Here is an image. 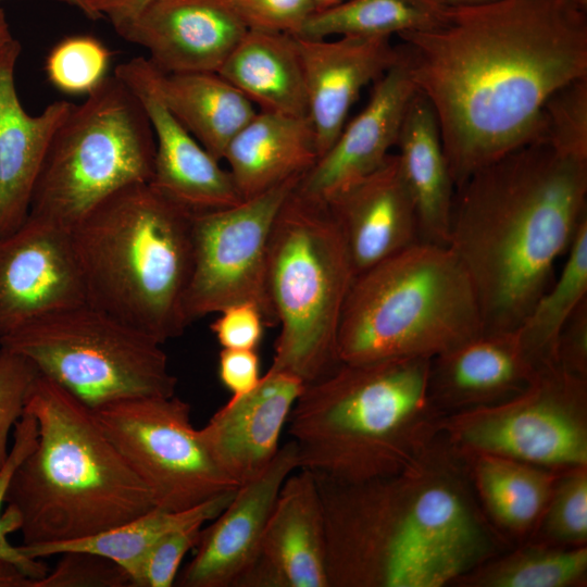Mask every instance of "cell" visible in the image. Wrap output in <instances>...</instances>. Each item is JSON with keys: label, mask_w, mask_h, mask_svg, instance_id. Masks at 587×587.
I'll return each mask as SVG.
<instances>
[{"label": "cell", "mask_w": 587, "mask_h": 587, "mask_svg": "<svg viewBox=\"0 0 587 587\" xmlns=\"http://www.w3.org/2000/svg\"><path fill=\"white\" fill-rule=\"evenodd\" d=\"M398 36L437 117L455 188L539 140L547 100L587 77V0L446 7L437 26Z\"/></svg>", "instance_id": "6da1fadb"}, {"label": "cell", "mask_w": 587, "mask_h": 587, "mask_svg": "<svg viewBox=\"0 0 587 587\" xmlns=\"http://www.w3.org/2000/svg\"><path fill=\"white\" fill-rule=\"evenodd\" d=\"M315 477L328 587L453 585L507 542L483 512L462 454L441 434L400 473L359 483Z\"/></svg>", "instance_id": "7a4b0ae2"}, {"label": "cell", "mask_w": 587, "mask_h": 587, "mask_svg": "<svg viewBox=\"0 0 587 587\" xmlns=\"http://www.w3.org/2000/svg\"><path fill=\"white\" fill-rule=\"evenodd\" d=\"M586 220L587 160L545 140L507 153L455 188L447 246L470 277L484 333L517 329Z\"/></svg>", "instance_id": "3957f363"}, {"label": "cell", "mask_w": 587, "mask_h": 587, "mask_svg": "<svg viewBox=\"0 0 587 587\" xmlns=\"http://www.w3.org/2000/svg\"><path fill=\"white\" fill-rule=\"evenodd\" d=\"M429 358L340 362L304 384L288 417L299 469L339 483L400 473L439 436Z\"/></svg>", "instance_id": "277c9868"}, {"label": "cell", "mask_w": 587, "mask_h": 587, "mask_svg": "<svg viewBox=\"0 0 587 587\" xmlns=\"http://www.w3.org/2000/svg\"><path fill=\"white\" fill-rule=\"evenodd\" d=\"M24 412L36 419L37 444L4 497L20 519L23 545L84 538L157 508L92 410L67 389L38 373Z\"/></svg>", "instance_id": "5b68a950"}, {"label": "cell", "mask_w": 587, "mask_h": 587, "mask_svg": "<svg viewBox=\"0 0 587 587\" xmlns=\"http://www.w3.org/2000/svg\"><path fill=\"white\" fill-rule=\"evenodd\" d=\"M192 216L149 183L112 193L71 228L85 301L162 345L190 325Z\"/></svg>", "instance_id": "8992f818"}, {"label": "cell", "mask_w": 587, "mask_h": 587, "mask_svg": "<svg viewBox=\"0 0 587 587\" xmlns=\"http://www.w3.org/2000/svg\"><path fill=\"white\" fill-rule=\"evenodd\" d=\"M484 333L478 301L448 246L419 241L357 275L337 337L340 362L432 359Z\"/></svg>", "instance_id": "52a82bcc"}, {"label": "cell", "mask_w": 587, "mask_h": 587, "mask_svg": "<svg viewBox=\"0 0 587 587\" xmlns=\"http://www.w3.org/2000/svg\"><path fill=\"white\" fill-rule=\"evenodd\" d=\"M296 187L267 245V289L280 327L268 370L309 384L340 363L338 329L355 275L327 203Z\"/></svg>", "instance_id": "ba28073f"}, {"label": "cell", "mask_w": 587, "mask_h": 587, "mask_svg": "<svg viewBox=\"0 0 587 587\" xmlns=\"http://www.w3.org/2000/svg\"><path fill=\"white\" fill-rule=\"evenodd\" d=\"M155 140L136 95L109 75L57 129L29 214L71 228L117 190L152 177Z\"/></svg>", "instance_id": "9c48e42d"}, {"label": "cell", "mask_w": 587, "mask_h": 587, "mask_svg": "<svg viewBox=\"0 0 587 587\" xmlns=\"http://www.w3.org/2000/svg\"><path fill=\"white\" fill-rule=\"evenodd\" d=\"M0 346L32 361L90 409L128 397L175 395L162 344L87 302L40 315Z\"/></svg>", "instance_id": "30bf717a"}, {"label": "cell", "mask_w": 587, "mask_h": 587, "mask_svg": "<svg viewBox=\"0 0 587 587\" xmlns=\"http://www.w3.org/2000/svg\"><path fill=\"white\" fill-rule=\"evenodd\" d=\"M457 450L510 458L551 471L587 465V380L545 365L521 394L445 415Z\"/></svg>", "instance_id": "8fae6325"}, {"label": "cell", "mask_w": 587, "mask_h": 587, "mask_svg": "<svg viewBox=\"0 0 587 587\" xmlns=\"http://www.w3.org/2000/svg\"><path fill=\"white\" fill-rule=\"evenodd\" d=\"M91 410L157 508L178 512L239 487L208 452L190 404L175 395L122 398Z\"/></svg>", "instance_id": "7c38bea8"}, {"label": "cell", "mask_w": 587, "mask_h": 587, "mask_svg": "<svg viewBox=\"0 0 587 587\" xmlns=\"http://www.w3.org/2000/svg\"><path fill=\"white\" fill-rule=\"evenodd\" d=\"M301 177L192 216V273L185 299L190 324L237 303L254 304L266 326L277 324L267 289V245L275 217Z\"/></svg>", "instance_id": "4fadbf2b"}, {"label": "cell", "mask_w": 587, "mask_h": 587, "mask_svg": "<svg viewBox=\"0 0 587 587\" xmlns=\"http://www.w3.org/2000/svg\"><path fill=\"white\" fill-rule=\"evenodd\" d=\"M113 75L136 95L149 118L155 140L149 184L158 192L193 215L243 200L228 170L168 110L160 93L158 68L147 58L118 64Z\"/></svg>", "instance_id": "5bb4252c"}, {"label": "cell", "mask_w": 587, "mask_h": 587, "mask_svg": "<svg viewBox=\"0 0 587 587\" xmlns=\"http://www.w3.org/2000/svg\"><path fill=\"white\" fill-rule=\"evenodd\" d=\"M86 302L68 228L28 214L0 236V337L62 308Z\"/></svg>", "instance_id": "9a60e30c"}, {"label": "cell", "mask_w": 587, "mask_h": 587, "mask_svg": "<svg viewBox=\"0 0 587 587\" xmlns=\"http://www.w3.org/2000/svg\"><path fill=\"white\" fill-rule=\"evenodd\" d=\"M299 469L294 440L283 445L257 478L239 486L227 505L202 527L193 558L178 573L180 587H241L285 479Z\"/></svg>", "instance_id": "2e32d148"}, {"label": "cell", "mask_w": 587, "mask_h": 587, "mask_svg": "<svg viewBox=\"0 0 587 587\" xmlns=\"http://www.w3.org/2000/svg\"><path fill=\"white\" fill-rule=\"evenodd\" d=\"M417 93L402 46L394 64L374 82L364 109L349 123L296 189L329 202L341 191L378 170L391 154L408 111Z\"/></svg>", "instance_id": "e0dca14e"}, {"label": "cell", "mask_w": 587, "mask_h": 587, "mask_svg": "<svg viewBox=\"0 0 587 587\" xmlns=\"http://www.w3.org/2000/svg\"><path fill=\"white\" fill-rule=\"evenodd\" d=\"M248 28L227 0H153L116 33L164 74L218 72Z\"/></svg>", "instance_id": "ac0fdd59"}, {"label": "cell", "mask_w": 587, "mask_h": 587, "mask_svg": "<svg viewBox=\"0 0 587 587\" xmlns=\"http://www.w3.org/2000/svg\"><path fill=\"white\" fill-rule=\"evenodd\" d=\"M285 479L265 525L258 559L241 587H328L326 530L315 475Z\"/></svg>", "instance_id": "d6986e66"}, {"label": "cell", "mask_w": 587, "mask_h": 587, "mask_svg": "<svg viewBox=\"0 0 587 587\" xmlns=\"http://www.w3.org/2000/svg\"><path fill=\"white\" fill-rule=\"evenodd\" d=\"M304 383L272 371L249 392L230 398L199 429L216 465L241 486L262 474L279 450V439Z\"/></svg>", "instance_id": "ffe728a7"}, {"label": "cell", "mask_w": 587, "mask_h": 587, "mask_svg": "<svg viewBox=\"0 0 587 587\" xmlns=\"http://www.w3.org/2000/svg\"><path fill=\"white\" fill-rule=\"evenodd\" d=\"M296 39L307 87L308 117L320 158L346 125L362 88L398 59L399 47L391 45L390 37Z\"/></svg>", "instance_id": "44dd1931"}, {"label": "cell", "mask_w": 587, "mask_h": 587, "mask_svg": "<svg viewBox=\"0 0 587 587\" xmlns=\"http://www.w3.org/2000/svg\"><path fill=\"white\" fill-rule=\"evenodd\" d=\"M327 205L355 276L421 241L414 202L396 154Z\"/></svg>", "instance_id": "7402d4cb"}, {"label": "cell", "mask_w": 587, "mask_h": 587, "mask_svg": "<svg viewBox=\"0 0 587 587\" xmlns=\"http://www.w3.org/2000/svg\"><path fill=\"white\" fill-rule=\"evenodd\" d=\"M21 51L15 38L0 47V236L14 232L27 218L50 142L74 105L55 100L37 115L25 111L15 86Z\"/></svg>", "instance_id": "603a6c76"}, {"label": "cell", "mask_w": 587, "mask_h": 587, "mask_svg": "<svg viewBox=\"0 0 587 587\" xmlns=\"http://www.w3.org/2000/svg\"><path fill=\"white\" fill-rule=\"evenodd\" d=\"M539 369L515 332L483 333L430 359L428 391L448 415L521 394Z\"/></svg>", "instance_id": "cb8c5ba5"}, {"label": "cell", "mask_w": 587, "mask_h": 587, "mask_svg": "<svg viewBox=\"0 0 587 587\" xmlns=\"http://www.w3.org/2000/svg\"><path fill=\"white\" fill-rule=\"evenodd\" d=\"M319 159L308 116L258 111L227 146L223 160L245 199L301 177Z\"/></svg>", "instance_id": "d4e9b609"}, {"label": "cell", "mask_w": 587, "mask_h": 587, "mask_svg": "<svg viewBox=\"0 0 587 587\" xmlns=\"http://www.w3.org/2000/svg\"><path fill=\"white\" fill-rule=\"evenodd\" d=\"M396 147L414 202L421 241L447 246L455 186L437 117L419 92L408 108Z\"/></svg>", "instance_id": "484cf974"}, {"label": "cell", "mask_w": 587, "mask_h": 587, "mask_svg": "<svg viewBox=\"0 0 587 587\" xmlns=\"http://www.w3.org/2000/svg\"><path fill=\"white\" fill-rule=\"evenodd\" d=\"M459 452L465 461L477 501L497 533L507 542L529 539L561 471L490 453Z\"/></svg>", "instance_id": "4316f807"}, {"label": "cell", "mask_w": 587, "mask_h": 587, "mask_svg": "<svg viewBox=\"0 0 587 587\" xmlns=\"http://www.w3.org/2000/svg\"><path fill=\"white\" fill-rule=\"evenodd\" d=\"M258 111L308 116V96L296 36L248 29L217 72Z\"/></svg>", "instance_id": "83f0119b"}, {"label": "cell", "mask_w": 587, "mask_h": 587, "mask_svg": "<svg viewBox=\"0 0 587 587\" xmlns=\"http://www.w3.org/2000/svg\"><path fill=\"white\" fill-rule=\"evenodd\" d=\"M158 85L173 115L220 161L232 139L258 112L216 72L164 74L158 70Z\"/></svg>", "instance_id": "f1b7e54d"}, {"label": "cell", "mask_w": 587, "mask_h": 587, "mask_svg": "<svg viewBox=\"0 0 587 587\" xmlns=\"http://www.w3.org/2000/svg\"><path fill=\"white\" fill-rule=\"evenodd\" d=\"M235 491L224 492L178 512L154 508L132 521L84 538L51 544H22L18 549L33 559L59 555L71 550L92 552L120 565L129 575L130 586L138 587L143 560L159 538L182 526L210 522L227 505Z\"/></svg>", "instance_id": "f546056e"}, {"label": "cell", "mask_w": 587, "mask_h": 587, "mask_svg": "<svg viewBox=\"0 0 587 587\" xmlns=\"http://www.w3.org/2000/svg\"><path fill=\"white\" fill-rule=\"evenodd\" d=\"M455 580L460 587H582L587 582V546L565 547L527 539Z\"/></svg>", "instance_id": "4dcf8cb0"}, {"label": "cell", "mask_w": 587, "mask_h": 587, "mask_svg": "<svg viewBox=\"0 0 587 587\" xmlns=\"http://www.w3.org/2000/svg\"><path fill=\"white\" fill-rule=\"evenodd\" d=\"M445 10L434 0H347L314 12L297 37H391L437 26Z\"/></svg>", "instance_id": "1f68e13d"}, {"label": "cell", "mask_w": 587, "mask_h": 587, "mask_svg": "<svg viewBox=\"0 0 587 587\" xmlns=\"http://www.w3.org/2000/svg\"><path fill=\"white\" fill-rule=\"evenodd\" d=\"M557 278L534 303L515 330L529 358L539 366L553 364L558 336L587 300V220L579 226Z\"/></svg>", "instance_id": "d6a6232c"}, {"label": "cell", "mask_w": 587, "mask_h": 587, "mask_svg": "<svg viewBox=\"0 0 587 587\" xmlns=\"http://www.w3.org/2000/svg\"><path fill=\"white\" fill-rule=\"evenodd\" d=\"M529 539L551 545L587 544V465L561 471L547 508Z\"/></svg>", "instance_id": "836d02e7"}, {"label": "cell", "mask_w": 587, "mask_h": 587, "mask_svg": "<svg viewBox=\"0 0 587 587\" xmlns=\"http://www.w3.org/2000/svg\"><path fill=\"white\" fill-rule=\"evenodd\" d=\"M112 54L99 39L89 35L68 36L47 55L49 82L66 95H89L109 75Z\"/></svg>", "instance_id": "e575fe53"}, {"label": "cell", "mask_w": 587, "mask_h": 587, "mask_svg": "<svg viewBox=\"0 0 587 587\" xmlns=\"http://www.w3.org/2000/svg\"><path fill=\"white\" fill-rule=\"evenodd\" d=\"M539 140L559 152L587 160V77L557 90L546 102Z\"/></svg>", "instance_id": "d590c367"}, {"label": "cell", "mask_w": 587, "mask_h": 587, "mask_svg": "<svg viewBox=\"0 0 587 587\" xmlns=\"http://www.w3.org/2000/svg\"><path fill=\"white\" fill-rule=\"evenodd\" d=\"M13 447L9 453L7 462L0 470V513L4 503V497L9 480L18 463L35 448L38 438L36 419L24 412L14 425ZM20 530V519L17 514L7 507L4 514H0V560L15 565L26 576L39 579L48 573V566L39 561L25 555L18 546H12L7 536Z\"/></svg>", "instance_id": "8d00e7d4"}, {"label": "cell", "mask_w": 587, "mask_h": 587, "mask_svg": "<svg viewBox=\"0 0 587 587\" xmlns=\"http://www.w3.org/2000/svg\"><path fill=\"white\" fill-rule=\"evenodd\" d=\"M52 571L35 579L33 587H129V575L102 555L80 550L60 553Z\"/></svg>", "instance_id": "74e56055"}, {"label": "cell", "mask_w": 587, "mask_h": 587, "mask_svg": "<svg viewBox=\"0 0 587 587\" xmlns=\"http://www.w3.org/2000/svg\"><path fill=\"white\" fill-rule=\"evenodd\" d=\"M38 373L27 358L0 346V470L10 453L9 433L24 413L28 388Z\"/></svg>", "instance_id": "f35d334b"}, {"label": "cell", "mask_w": 587, "mask_h": 587, "mask_svg": "<svg viewBox=\"0 0 587 587\" xmlns=\"http://www.w3.org/2000/svg\"><path fill=\"white\" fill-rule=\"evenodd\" d=\"M203 523L175 528L161 538L148 551L140 573L138 587H171L186 553L198 542Z\"/></svg>", "instance_id": "ab89813d"}, {"label": "cell", "mask_w": 587, "mask_h": 587, "mask_svg": "<svg viewBox=\"0 0 587 587\" xmlns=\"http://www.w3.org/2000/svg\"><path fill=\"white\" fill-rule=\"evenodd\" d=\"M248 29L298 36L315 12L312 0H227Z\"/></svg>", "instance_id": "60d3db41"}, {"label": "cell", "mask_w": 587, "mask_h": 587, "mask_svg": "<svg viewBox=\"0 0 587 587\" xmlns=\"http://www.w3.org/2000/svg\"><path fill=\"white\" fill-rule=\"evenodd\" d=\"M265 326V320L254 304L237 303L221 311L210 328L224 349L257 350Z\"/></svg>", "instance_id": "b9f144b4"}, {"label": "cell", "mask_w": 587, "mask_h": 587, "mask_svg": "<svg viewBox=\"0 0 587 587\" xmlns=\"http://www.w3.org/2000/svg\"><path fill=\"white\" fill-rule=\"evenodd\" d=\"M553 364L587 380V300L577 307L561 329L554 346Z\"/></svg>", "instance_id": "7bdbcfd3"}, {"label": "cell", "mask_w": 587, "mask_h": 587, "mask_svg": "<svg viewBox=\"0 0 587 587\" xmlns=\"http://www.w3.org/2000/svg\"><path fill=\"white\" fill-rule=\"evenodd\" d=\"M218 377L232 394L240 397L260 382V358L257 350L222 349L218 355Z\"/></svg>", "instance_id": "ee69618b"}, {"label": "cell", "mask_w": 587, "mask_h": 587, "mask_svg": "<svg viewBox=\"0 0 587 587\" xmlns=\"http://www.w3.org/2000/svg\"><path fill=\"white\" fill-rule=\"evenodd\" d=\"M153 0H87L97 20L107 17L115 32L135 20Z\"/></svg>", "instance_id": "f6af8a7d"}, {"label": "cell", "mask_w": 587, "mask_h": 587, "mask_svg": "<svg viewBox=\"0 0 587 587\" xmlns=\"http://www.w3.org/2000/svg\"><path fill=\"white\" fill-rule=\"evenodd\" d=\"M34 580L15 565L0 560V587H33Z\"/></svg>", "instance_id": "bcb514c9"}, {"label": "cell", "mask_w": 587, "mask_h": 587, "mask_svg": "<svg viewBox=\"0 0 587 587\" xmlns=\"http://www.w3.org/2000/svg\"><path fill=\"white\" fill-rule=\"evenodd\" d=\"M58 1L66 3L73 8H76L89 20H92V21L97 20L96 15L89 8L87 0H58Z\"/></svg>", "instance_id": "7dc6e473"}, {"label": "cell", "mask_w": 587, "mask_h": 587, "mask_svg": "<svg viewBox=\"0 0 587 587\" xmlns=\"http://www.w3.org/2000/svg\"><path fill=\"white\" fill-rule=\"evenodd\" d=\"M13 39L4 11L0 8V47Z\"/></svg>", "instance_id": "c3c4849f"}, {"label": "cell", "mask_w": 587, "mask_h": 587, "mask_svg": "<svg viewBox=\"0 0 587 587\" xmlns=\"http://www.w3.org/2000/svg\"><path fill=\"white\" fill-rule=\"evenodd\" d=\"M434 1L442 7H462V5L482 4V3L490 2L494 0H434Z\"/></svg>", "instance_id": "681fc988"}, {"label": "cell", "mask_w": 587, "mask_h": 587, "mask_svg": "<svg viewBox=\"0 0 587 587\" xmlns=\"http://www.w3.org/2000/svg\"><path fill=\"white\" fill-rule=\"evenodd\" d=\"M312 1L315 8V12H316V11H322V10L333 8L347 0H312Z\"/></svg>", "instance_id": "f907efd6"}]
</instances>
